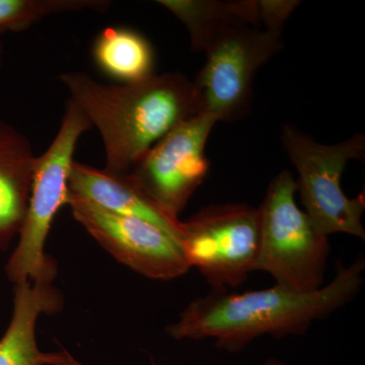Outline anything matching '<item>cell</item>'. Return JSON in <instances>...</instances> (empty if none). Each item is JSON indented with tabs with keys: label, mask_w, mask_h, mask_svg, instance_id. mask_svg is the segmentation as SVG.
Returning <instances> with one entry per match:
<instances>
[{
	"label": "cell",
	"mask_w": 365,
	"mask_h": 365,
	"mask_svg": "<svg viewBox=\"0 0 365 365\" xmlns=\"http://www.w3.org/2000/svg\"><path fill=\"white\" fill-rule=\"evenodd\" d=\"M62 365H83V364H79L78 360L74 359L73 357H72L71 355L69 354V353L66 351V360H64L63 364H62ZM153 365H157V364H153ZM261 365H288V364H285L284 361H282V360H280V359H268L267 361L264 362V364H262Z\"/></svg>",
	"instance_id": "obj_17"
},
{
	"label": "cell",
	"mask_w": 365,
	"mask_h": 365,
	"mask_svg": "<svg viewBox=\"0 0 365 365\" xmlns=\"http://www.w3.org/2000/svg\"><path fill=\"white\" fill-rule=\"evenodd\" d=\"M281 143L299 173V192L307 216L322 235L347 234L365 240L364 193L348 198L341 177L352 160H364L365 137L355 134L340 143L321 144L292 125H284Z\"/></svg>",
	"instance_id": "obj_5"
},
{
	"label": "cell",
	"mask_w": 365,
	"mask_h": 365,
	"mask_svg": "<svg viewBox=\"0 0 365 365\" xmlns=\"http://www.w3.org/2000/svg\"><path fill=\"white\" fill-rule=\"evenodd\" d=\"M110 4L106 0H0V34L28 30L54 14L106 11Z\"/></svg>",
	"instance_id": "obj_15"
},
{
	"label": "cell",
	"mask_w": 365,
	"mask_h": 365,
	"mask_svg": "<svg viewBox=\"0 0 365 365\" xmlns=\"http://www.w3.org/2000/svg\"><path fill=\"white\" fill-rule=\"evenodd\" d=\"M158 4L186 26L193 51L203 53L232 26L242 24L261 26L258 1L255 0H158Z\"/></svg>",
	"instance_id": "obj_13"
},
{
	"label": "cell",
	"mask_w": 365,
	"mask_h": 365,
	"mask_svg": "<svg viewBox=\"0 0 365 365\" xmlns=\"http://www.w3.org/2000/svg\"><path fill=\"white\" fill-rule=\"evenodd\" d=\"M74 220L120 263L145 277L170 280L188 272L181 245L153 223L119 215L69 194Z\"/></svg>",
	"instance_id": "obj_9"
},
{
	"label": "cell",
	"mask_w": 365,
	"mask_h": 365,
	"mask_svg": "<svg viewBox=\"0 0 365 365\" xmlns=\"http://www.w3.org/2000/svg\"><path fill=\"white\" fill-rule=\"evenodd\" d=\"M297 192L289 170H282L269 185L258 207L260 249L255 271L270 274L279 287L313 292L325 283L330 242L297 207Z\"/></svg>",
	"instance_id": "obj_4"
},
{
	"label": "cell",
	"mask_w": 365,
	"mask_h": 365,
	"mask_svg": "<svg viewBox=\"0 0 365 365\" xmlns=\"http://www.w3.org/2000/svg\"><path fill=\"white\" fill-rule=\"evenodd\" d=\"M282 36L261 26H232L204 51L205 63L193 81L201 113L217 122H232L247 114L257 71L282 49Z\"/></svg>",
	"instance_id": "obj_7"
},
{
	"label": "cell",
	"mask_w": 365,
	"mask_h": 365,
	"mask_svg": "<svg viewBox=\"0 0 365 365\" xmlns=\"http://www.w3.org/2000/svg\"><path fill=\"white\" fill-rule=\"evenodd\" d=\"M91 54L98 68L119 83H136L155 74L153 46L132 29L108 26L96 38Z\"/></svg>",
	"instance_id": "obj_14"
},
{
	"label": "cell",
	"mask_w": 365,
	"mask_h": 365,
	"mask_svg": "<svg viewBox=\"0 0 365 365\" xmlns=\"http://www.w3.org/2000/svg\"><path fill=\"white\" fill-rule=\"evenodd\" d=\"M299 4L297 0H260L258 9L261 28L282 36L285 23Z\"/></svg>",
	"instance_id": "obj_16"
},
{
	"label": "cell",
	"mask_w": 365,
	"mask_h": 365,
	"mask_svg": "<svg viewBox=\"0 0 365 365\" xmlns=\"http://www.w3.org/2000/svg\"><path fill=\"white\" fill-rule=\"evenodd\" d=\"M179 242L190 268L211 288L235 289L255 271L260 249V213L245 203L210 205L180 223Z\"/></svg>",
	"instance_id": "obj_6"
},
{
	"label": "cell",
	"mask_w": 365,
	"mask_h": 365,
	"mask_svg": "<svg viewBox=\"0 0 365 365\" xmlns=\"http://www.w3.org/2000/svg\"><path fill=\"white\" fill-rule=\"evenodd\" d=\"M14 294L13 317L0 339V365L63 364L66 351H41L36 339L40 314L61 309L59 290L51 281H25L14 284Z\"/></svg>",
	"instance_id": "obj_11"
},
{
	"label": "cell",
	"mask_w": 365,
	"mask_h": 365,
	"mask_svg": "<svg viewBox=\"0 0 365 365\" xmlns=\"http://www.w3.org/2000/svg\"><path fill=\"white\" fill-rule=\"evenodd\" d=\"M37 155L28 137L0 119V249L20 234Z\"/></svg>",
	"instance_id": "obj_12"
},
{
	"label": "cell",
	"mask_w": 365,
	"mask_h": 365,
	"mask_svg": "<svg viewBox=\"0 0 365 365\" xmlns=\"http://www.w3.org/2000/svg\"><path fill=\"white\" fill-rule=\"evenodd\" d=\"M59 79L98 129L105 169L111 172L128 173L163 136L201 113L193 81L180 72L113 85L81 71L67 72Z\"/></svg>",
	"instance_id": "obj_2"
},
{
	"label": "cell",
	"mask_w": 365,
	"mask_h": 365,
	"mask_svg": "<svg viewBox=\"0 0 365 365\" xmlns=\"http://www.w3.org/2000/svg\"><path fill=\"white\" fill-rule=\"evenodd\" d=\"M2 63H4V44L0 40V69H1Z\"/></svg>",
	"instance_id": "obj_18"
},
{
	"label": "cell",
	"mask_w": 365,
	"mask_h": 365,
	"mask_svg": "<svg viewBox=\"0 0 365 365\" xmlns=\"http://www.w3.org/2000/svg\"><path fill=\"white\" fill-rule=\"evenodd\" d=\"M68 190L71 195L90 200L112 212L153 223L179 242L181 220L163 212L128 173L111 172L105 168L98 169L74 160L69 174Z\"/></svg>",
	"instance_id": "obj_10"
},
{
	"label": "cell",
	"mask_w": 365,
	"mask_h": 365,
	"mask_svg": "<svg viewBox=\"0 0 365 365\" xmlns=\"http://www.w3.org/2000/svg\"><path fill=\"white\" fill-rule=\"evenodd\" d=\"M329 284L313 292H297L279 285L251 292L211 288L192 300L167 332L176 340L213 339L220 349L241 352L264 335L281 339L302 336L314 322L329 318L359 295L364 282L365 258L350 265L341 262Z\"/></svg>",
	"instance_id": "obj_1"
},
{
	"label": "cell",
	"mask_w": 365,
	"mask_h": 365,
	"mask_svg": "<svg viewBox=\"0 0 365 365\" xmlns=\"http://www.w3.org/2000/svg\"><path fill=\"white\" fill-rule=\"evenodd\" d=\"M90 120L69 98L60 128L49 148L36 158L30 200L20 230V241L9 257L6 274L14 284L51 281L56 274L45 242L53 220L68 204V179L79 138L90 130Z\"/></svg>",
	"instance_id": "obj_3"
},
{
	"label": "cell",
	"mask_w": 365,
	"mask_h": 365,
	"mask_svg": "<svg viewBox=\"0 0 365 365\" xmlns=\"http://www.w3.org/2000/svg\"><path fill=\"white\" fill-rule=\"evenodd\" d=\"M217 121L200 113L163 136L129 170L133 181L163 212L179 220L207 177L206 143Z\"/></svg>",
	"instance_id": "obj_8"
}]
</instances>
